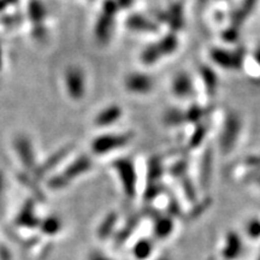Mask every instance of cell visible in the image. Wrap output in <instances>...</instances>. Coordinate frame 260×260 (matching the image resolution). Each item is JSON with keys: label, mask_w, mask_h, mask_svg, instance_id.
<instances>
[{"label": "cell", "mask_w": 260, "mask_h": 260, "mask_svg": "<svg viewBox=\"0 0 260 260\" xmlns=\"http://www.w3.org/2000/svg\"><path fill=\"white\" fill-rule=\"evenodd\" d=\"M210 59L217 67L224 70H241L243 60H245V52L243 51H229L226 48L213 47L210 50Z\"/></svg>", "instance_id": "cell-5"}, {"label": "cell", "mask_w": 260, "mask_h": 260, "mask_svg": "<svg viewBox=\"0 0 260 260\" xmlns=\"http://www.w3.org/2000/svg\"><path fill=\"white\" fill-rule=\"evenodd\" d=\"M237 29L239 28L234 27V25H232L230 28H228L226 30L223 32L224 40L228 42H235L237 40V38H239V30H237Z\"/></svg>", "instance_id": "cell-37"}, {"label": "cell", "mask_w": 260, "mask_h": 260, "mask_svg": "<svg viewBox=\"0 0 260 260\" xmlns=\"http://www.w3.org/2000/svg\"><path fill=\"white\" fill-rule=\"evenodd\" d=\"M32 35H34V38L39 41L45 40L47 37V31L46 29H45V25H32Z\"/></svg>", "instance_id": "cell-38"}, {"label": "cell", "mask_w": 260, "mask_h": 260, "mask_svg": "<svg viewBox=\"0 0 260 260\" xmlns=\"http://www.w3.org/2000/svg\"><path fill=\"white\" fill-rule=\"evenodd\" d=\"M47 11L45 5L40 0H30L28 4V16L32 22V25L44 24V19L46 17Z\"/></svg>", "instance_id": "cell-20"}, {"label": "cell", "mask_w": 260, "mask_h": 260, "mask_svg": "<svg viewBox=\"0 0 260 260\" xmlns=\"http://www.w3.org/2000/svg\"><path fill=\"white\" fill-rule=\"evenodd\" d=\"M117 4H118L119 9H128L133 5L134 0H116Z\"/></svg>", "instance_id": "cell-41"}, {"label": "cell", "mask_w": 260, "mask_h": 260, "mask_svg": "<svg viewBox=\"0 0 260 260\" xmlns=\"http://www.w3.org/2000/svg\"><path fill=\"white\" fill-rule=\"evenodd\" d=\"M3 67V51H2V46H0V70H2Z\"/></svg>", "instance_id": "cell-44"}, {"label": "cell", "mask_w": 260, "mask_h": 260, "mask_svg": "<svg viewBox=\"0 0 260 260\" xmlns=\"http://www.w3.org/2000/svg\"><path fill=\"white\" fill-rule=\"evenodd\" d=\"M258 0H243L242 4L237 8L232 15V23L234 27L239 28L245 23V21L254 10Z\"/></svg>", "instance_id": "cell-15"}, {"label": "cell", "mask_w": 260, "mask_h": 260, "mask_svg": "<svg viewBox=\"0 0 260 260\" xmlns=\"http://www.w3.org/2000/svg\"><path fill=\"white\" fill-rule=\"evenodd\" d=\"M138 224H139V217H135V216H134L132 219L129 220L128 223H126V225H125L124 228H123L121 232L118 233V235L116 236L117 242H118V243L124 242V240L128 239V237H129L130 235H132L133 230L135 229Z\"/></svg>", "instance_id": "cell-31"}, {"label": "cell", "mask_w": 260, "mask_h": 260, "mask_svg": "<svg viewBox=\"0 0 260 260\" xmlns=\"http://www.w3.org/2000/svg\"><path fill=\"white\" fill-rule=\"evenodd\" d=\"M158 18L164 19L165 22H168L172 28V30H180L184 24L183 6H182L181 3H174L168 10L159 12Z\"/></svg>", "instance_id": "cell-12"}, {"label": "cell", "mask_w": 260, "mask_h": 260, "mask_svg": "<svg viewBox=\"0 0 260 260\" xmlns=\"http://www.w3.org/2000/svg\"><path fill=\"white\" fill-rule=\"evenodd\" d=\"M174 230V222L168 216H157L154 217V234L158 239H165Z\"/></svg>", "instance_id": "cell-21"}, {"label": "cell", "mask_w": 260, "mask_h": 260, "mask_svg": "<svg viewBox=\"0 0 260 260\" xmlns=\"http://www.w3.org/2000/svg\"><path fill=\"white\" fill-rule=\"evenodd\" d=\"M40 222H38L37 217L34 214V204L31 201H28L27 204L22 207L21 212H19L18 217H17V224L19 225H24V226H35Z\"/></svg>", "instance_id": "cell-22"}, {"label": "cell", "mask_w": 260, "mask_h": 260, "mask_svg": "<svg viewBox=\"0 0 260 260\" xmlns=\"http://www.w3.org/2000/svg\"><path fill=\"white\" fill-rule=\"evenodd\" d=\"M199 2H201V3H205V2H206V0H199Z\"/></svg>", "instance_id": "cell-45"}, {"label": "cell", "mask_w": 260, "mask_h": 260, "mask_svg": "<svg viewBox=\"0 0 260 260\" xmlns=\"http://www.w3.org/2000/svg\"><path fill=\"white\" fill-rule=\"evenodd\" d=\"M209 206H210V200H205L203 203L197 204L194 206V209L191 210V212L189 213V218L193 219V218H197V217H199Z\"/></svg>", "instance_id": "cell-36"}, {"label": "cell", "mask_w": 260, "mask_h": 260, "mask_svg": "<svg viewBox=\"0 0 260 260\" xmlns=\"http://www.w3.org/2000/svg\"><path fill=\"white\" fill-rule=\"evenodd\" d=\"M188 169V161L186 159H182V160L175 162L174 165L170 168V174L175 177H183L187 174Z\"/></svg>", "instance_id": "cell-32"}, {"label": "cell", "mask_w": 260, "mask_h": 260, "mask_svg": "<svg viewBox=\"0 0 260 260\" xmlns=\"http://www.w3.org/2000/svg\"><path fill=\"white\" fill-rule=\"evenodd\" d=\"M117 218H118V217H117V213L115 212L107 214L105 219L103 220V223L100 224L99 229H98V235H99L100 239H106V237L111 235L113 229H115Z\"/></svg>", "instance_id": "cell-26"}, {"label": "cell", "mask_w": 260, "mask_h": 260, "mask_svg": "<svg viewBox=\"0 0 260 260\" xmlns=\"http://www.w3.org/2000/svg\"><path fill=\"white\" fill-rule=\"evenodd\" d=\"M160 260H165V259H160Z\"/></svg>", "instance_id": "cell-46"}, {"label": "cell", "mask_w": 260, "mask_h": 260, "mask_svg": "<svg viewBox=\"0 0 260 260\" xmlns=\"http://www.w3.org/2000/svg\"><path fill=\"white\" fill-rule=\"evenodd\" d=\"M242 248V243L241 240L237 234L235 233H230L228 234L226 236V245L223 249V256L226 260H233L235 259L237 255L240 254Z\"/></svg>", "instance_id": "cell-18"}, {"label": "cell", "mask_w": 260, "mask_h": 260, "mask_svg": "<svg viewBox=\"0 0 260 260\" xmlns=\"http://www.w3.org/2000/svg\"><path fill=\"white\" fill-rule=\"evenodd\" d=\"M162 171V160L159 155H154L148 160L147 165V177L148 183H158V180L161 177Z\"/></svg>", "instance_id": "cell-23"}, {"label": "cell", "mask_w": 260, "mask_h": 260, "mask_svg": "<svg viewBox=\"0 0 260 260\" xmlns=\"http://www.w3.org/2000/svg\"><path fill=\"white\" fill-rule=\"evenodd\" d=\"M169 212H170L172 216H180L181 210L176 201H171L170 205H169Z\"/></svg>", "instance_id": "cell-39"}, {"label": "cell", "mask_w": 260, "mask_h": 260, "mask_svg": "<svg viewBox=\"0 0 260 260\" xmlns=\"http://www.w3.org/2000/svg\"><path fill=\"white\" fill-rule=\"evenodd\" d=\"M258 260H260V256H259V259H258Z\"/></svg>", "instance_id": "cell-47"}, {"label": "cell", "mask_w": 260, "mask_h": 260, "mask_svg": "<svg viewBox=\"0 0 260 260\" xmlns=\"http://www.w3.org/2000/svg\"><path fill=\"white\" fill-rule=\"evenodd\" d=\"M134 139L133 133H119V134H104L98 136L92 142L93 153L103 155L112 151L124 148Z\"/></svg>", "instance_id": "cell-3"}, {"label": "cell", "mask_w": 260, "mask_h": 260, "mask_svg": "<svg viewBox=\"0 0 260 260\" xmlns=\"http://www.w3.org/2000/svg\"><path fill=\"white\" fill-rule=\"evenodd\" d=\"M162 188L161 186H159V183H148V187L147 189H146V193H145V198L146 200L151 201L153 200L154 198H157L159 194L161 193Z\"/></svg>", "instance_id": "cell-34"}, {"label": "cell", "mask_w": 260, "mask_h": 260, "mask_svg": "<svg viewBox=\"0 0 260 260\" xmlns=\"http://www.w3.org/2000/svg\"><path fill=\"white\" fill-rule=\"evenodd\" d=\"M3 190H4V176H3V174L0 172V198H2Z\"/></svg>", "instance_id": "cell-43"}, {"label": "cell", "mask_w": 260, "mask_h": 260, "mask_svg": "<svg viewBox=\"0 0 260 260\" xmlns=\"http://www.w3.org/2000/svg\"><path fill=\"white\" fill-rule=\"evenodd\" d=\"M92 165H93V161L92 159H90V157H88V155H81V157L75 159L69 167L61 172L60 176L63 177V180L67 182L68 184H69V182L71 180L81 176V175H83L84 172L89 171L90 168H92Z\"/></svg>", "instance_id": "cell-10"}, {"label": "cell", "mask_w": 260, "mask_h": 260, "mask_svg": "<svg viewBox=\"0 0 260 260\" xmlns=\"http://www.w3.org/2000/svg\"><path fill=\"white\" fill-rule=\"evenodd\" d=\"M65 88L71 99L75 102L83 99L86 94V77L83 70L76 65H71L64 74Z\"/></svg>", "instance_id": "cell-6"}, {"label": "cell", "mask_w": 260, "mask_h": 260, "mask_svg": "<svg viewBox=\"0 0 260 260\" xmlns=\"http://www.w3.org/2000/svg\"><path fill=\"white\" fill-rule=\"evenodd\" d=\"M155 44H157L161 56L168 57V56H171V54H174L175 52L177 51L180 42H178L177 35L175 34V32H169V34L165 35V37H162L160 40L155 42Z\"/></svg>", "instance_id": "cell-19"}, {"label": "cell", "mask_w": 260, "mask_h": 260, "mask_svg": "<svg viewBox=\"0 0 260 260\" xmlns=\"http://www.w3.org/2000/svg\"><path fill=\"white\" fill-rule=\"evenodd\" d=\"M15 148L22 164L27 169L35 168V155L30 140L25 136H18L15 140Z\"/></svg>", "instance_id": "cell-11"}, {"label": "cell", "mask_w": 260, "mask_h": 260, "mask_svg": "<svg viewBox=\"0 0 260 260\" xmlns=\"http://www.w3.org/2000/svg\"><path fill=\"white\" fill-rule=\"evenodd\" d=\"M171 93L177 99H188L194 93V83L191 76L186 71H180L172 77L171 81Z\"/></svg>", "instance_id": "cell-8"}, {"label": "cell", "mask_w": 260, "mask_h": 260, "mask_svg": "<svg viewBox=\"0 0 260 260\" xmlns=\"http://www.w3.org/2000/svg\"><path fill=\"white\" fill-rule=\"evenodd\" d=\"M162 122L168 126H178L186 123V117H184V111L180 109H170L164 113Z\"/></svg>", "instance_id": "cell-25"}, {"label": "cell", "mask_w": 260, "mask_h": 260, "mask_svg": "<svg viewBox=\"0 0 260 260\" xmlns=\"http://www.w3.org/2000/svg\"><path fill=\"white\" fill-rule=\"evenodd\" d=\"M119 10L121 9H119L116 0H105L104 2L102 12L96 19L95 28H94V34H95V39L99 44L106 45L111 40L115 21Z\"/></svg>", "instance_id": "cell-1"}, {"label": "cell", "mask_w": 260, "mask_h": 260, "mask_svg": "<svg viewBox=\"0 0 260 260\" xmlns=\"http://www.w3.org/2000/svg\"><path fill=\"white\" fill-rule=\"evenodd\" d=\"M112 167L117 171L124 194L128 198H134L136 194V182H138L134 161L129 158H119L112 162Z\"/></svg>", "instance_id": "cell-4"}, {"label": "cell", "mask_w": 260, "mask_h": 260, "mask_svg": "<svg viewBox=\"0 0 260 260\" xmlns=\"http://www.w3.org/2000/svg\"><path fill=\"white\" fill-rule=\"evenodd\" d=\"M161 58L162 56L155 42L147 45V46L142 50L141 54H140V60H141V63L145 65H153L155 63H158Z\"/></svg>", "instance_id": "cell-24"}, {"label": "cell", "mask_w": 260, "mask_h": 260, "mask_svg": "<svg viewBox=\"0 0 260 260\" xmlns=\"http://www.w3.org/2000/svg\"><path fill=\"white\" fill-rule=\"evenodd\" d=\"M241 132V116L235 111H230L225 117V121L223 123L222 132H220L219 135V147L223 151V153H229L230 151L235 148Z\"/></svg>", "instance_id": "cell-2"}, {"label": "cell", "mask_w": 260, "mask_h": 260, "mask_svg": "<svg viewBox=\"0 0 260 260\" xmlns=\"http://www.w3.org/2000/svg\"><path fill=\"white\" fill-rule=\"evenodd\" d=\"M207 135V125L206 124H197V128L194 129L193 134H191L189 142H188V146L190 148H197L201 146V144L204 142L205 138Z\"/></svg>", "instance_id": "cell-27"}, {"label": "cell", "mask_w": 260, "mask_h": 260, "mask_svg": "<svg viewBox=\"0 0 260 260\" xmlns=\"http://www.w3.org/2000/svg\"><path fill=\"white\" fill-rule=\"evenodd\" d=\"M123 110L119 105H110L103 109L102 111L98 113L94 123L100 128H106L111 124H115L122 118Z\"/></svg>", "instance_id": "cell-13"}, {"label": "cell", "mask_w": 260, "mask_h": 260, "mask_svg": "<svg viewBox=\"0 0 260 260\" xmlns=\"http://www.w3.org/2000/svg\"><path fill=\"white\" fill-rule=\"evenodd\" d=\"M206 115V110L199 105H193L184 111L186 117V123H193V124H199L201 119Z\"/></svg>", "instance_id": "cell-28"}, {"label": "cell", "mask_w": 260, "mask_h": 260, "mask_svg": "<svg viewBox=\"0 0 260 260\" xmlns=\"http://www.w3.org/2000/svg\"><path fill=\"white\" fill-rule=\"evenodd\" d=\"M213 169V153L210 147L206 148L203 154L200 162V183L203 187H207L210 183L211 175H212Z\"/></svg>", "instance_id": "cell-16"}, {"label": "cell", "mask_w": 260, "mask_h": 260, "mask_svg": "<svg viewBox=\"0 0 260 260\" xmlns=\"http://www.w3.org/2000/svg\"><path fill=\"white\" fill-rule=\"evenodd\" d=\"M125 27L132 31L136 32H147V34H154L159 31V25L157 22L152 21L145 16L139 14L130 15L125 21Z\"/></svg>", "instance_id": "cell-9"}, {"label": "cell", "mask_w": 260, "mask_h": 260, "mask_svg": "<svg viewBox=\"0 0 260 260\" xmlns=\"http://www.w3.org/2000/svg\"><path fill=\"white\" fill-rule=\"evenodd\" d=\"M61 223L57 217H48L41 223V229L45 234L48 235H53V234L58 233L60 230Z\"/></svg>", "instance_id": "cell-30"}, {"label": "cell", "mask_w": 260, "mask_h": 260, "mask_svg": "<svg viewBox=\"0 0 260 260\" xmlns=\"http://www.w3.org/2000/svg\"><path fill=\"white\" fill-rule=\"evenodd\" d=\"M247 235L252 239H258L260 237V219L254 218L251 219L246 225Z\"/></svg>", "instance_id": "cell-33"}, {"label": "cell", "mask_w": 260, "mask_h": 260, "mask_svg": "<svg viewBox=\"0 0 260 260\" xmlns=\"http://www.w3.org/2000/svg\"><path fill=\"white\" fill-rule=\"evenodd\" d=\"M17 2L18 0H0V11H4L5 9L15 5Z\"/></svg>", "instance_id": "cell-40"}, {"label": "cell", "mask_w": 260, "mask_h": 260, "mask_svg": "<svg viewBox=\"0 0 260 260\" xmlns=\"http://www.w3.org/2000/svg\"><path fill=\"white\" fill-rule=\"evenodd\" d=\"M123 84H124L125 90H128L129 93L138 94V95H146V94H149L154 89L155 82L151 75L134 71V73L125 75Z\"/></svg>", "instance_id": "cell-7"}, {"label": "cell", "mask_w": 260, "mask_h": 260, "mask_svg": "<svg viewBox=\"0 0 260 260\" xmlns=\"http://www.w3.org/2000/svg\"><path fill=\"white\" fill-rule=\"evenodd\" d=\"M182 180H183V183H182V186H183V189L186 191V195L187 198L189 200H195V198H197V195H195V189H194V186L193 183H191L190 180L186 176L182 177Z\"/></svg>", "instance_id": "cell-35"}, {"label": "cell", "mask_w": 260, "mask_h": 260, "mask_svg": "<svg viewBox=\"0 0 260 260\" xmlns=\"http://www.w3.org/2000/svg\"><path fill=\"white\" fill-rule=\"evenodd\" d=\"M199 74L206 92L210 95H213L217 92V88H218V76H217L216 71L211 67H207V65H201L199 68Z\"/></svg>", "instance_id": "cell-17"}, {"label": "cell", "mask_w": 260, "mask_h": 260, "mask_svg": "<svg viewBox=\"0 0 260 260\" xmlns=\"http://www.w3.org/2000/svg\"><path fill=\"white\" fill-rule=\"evenodd\" d=\"M89 260H111V259L106 258V256H104L102 254H98V253H94V254L90 255Z\"/></svg>", "instance_id": "cell-42"}, {"label": "cell", "mask_w": 260, "mask_h": 260, "mask_svg": "<svg viewBox=\"0 0 260 260\" xmlns=\"http://www.w3.org/2000/svg\"><path fill=\"white\" fill-rule=\"evenodd\" d=\"M71 149H73V146H67V147L60 148L59 151H57L56 153H53L50 158L46 159L39 168H35V176L38 178L44 177L45 175L47 174L48 171H51L52 169H54L61 160H64L65 157L70 153Z\"/></svg>", "instance_id": "cell-14"}, {"label": "cell", "mask_w": 260, "mask_h": 260, "mask_svg": "<svg viewBox=\"0 0 260 260\" xmlns=\"http://www.w3.org/2000/svg\"><path fill=\"white\" fill-rule=\"evenodd\" d=\"M152 243L149 240H140L134 247V255L138 259H146L148 258L149 254L152 253Z\"/></svg>", "instance_id": "cell-29"}]
</instances>
